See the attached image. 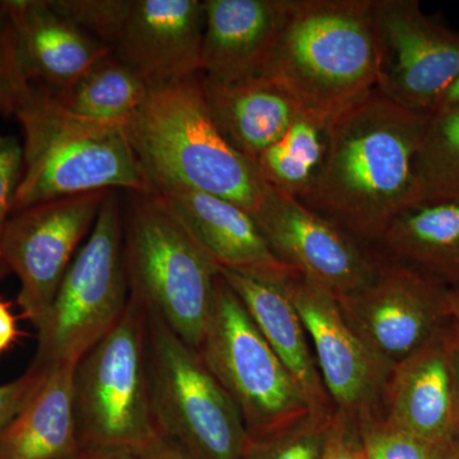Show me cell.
I'll use <instances>...</instances> for the list:
<instances>
[{"mask_svg":"<svg viewBox=\"0 0 459 459\" xmlns=\"http://www.w3.org/2000/svg\"><path fill=\"white\" fill-rule=\"evenodd\" d=\"M50 4L60 16L111 50L128 17L132 0H50Z\"/></svg>","mask_w":459,"mask_h":459,"instance_id":"cell-29","label":"cell"},{"mask_svg":"<svg viewBox=\"0 0 459 459\" xmlns=\"http://www.w3.org/2000/svg\"><path fill=\"white\" fill-rule=\"evenodd\" d=\"M110 190L51 199L12 214L2 243L9 273L20 280L17 301L39 328L81 241L92 230Z\"/></svg>","mask_w":459,"mask_h":459,"instance_id":"cell-11","label":"cell"},{"mask_svg":"<svg viewBox=\"0 0 459 459\" xmlns=\"http://www.w3.org/2000/svg\"><path fill=\"white\" fill-rule=\"evenodd\" d=\"M220 274L240 299L262 336L301 386L314 410L333 411L310 350L309 337L282 283L229 270H220Z\"/></svg>","mask_w":459,"mask_h":459,"instance_id":"cell-20","label":"cell"},{"mask_svg":"<svg viewBox=\"0 0 459 459\" xmlns=\"http://www.w3.org/2000/svg\"><path fill=\"white\" fill-rule=\"evenodd\" d=\"M123 228L132 298L197 351L220 268L155 193H131Z\"/></svg>","mask_w":459,"mask_h":459,"instance_id":"cell-5","label":"cell"},{"mask_svg":"<svg viewBox=\"0 0 459 459\" xmlns=\"http://www.w3.org/2000/svg\"><path fill=\"white\" fill-rule=\"evenodd\" d=\"M74 459H142L140 455L119 451H82Z\"/></svg>","mask_w":459,"mask_h":459,"instance_id":"cell-36","label":"cell"},{"mask_svg":"<svg viewBox=\"0 0 459 459\" xmlns=\"http://www.w3.org/2000/svg\"><path fill=\"white\" fill-rule=\"evenodd\" d=\"M333 411L310 413L292 427L250 439L243 459L322 458Z\"/></svg>","mask_w":459,"mask_h":459,"instance_id":"cell-28","label":"cell"},{"mask_svg":"<svg viewBox=\"0 0 459 459\" xmlns=\"http://www.w3.org/2000/svg\"><path fill=\"white\" fill-rule=\"evenodd\" d=\"M457 279H459V255H458L457 261H455V267H453V273H452L451 280H449V282H451V281H453V280H457Z\"/></svg>","mask_w":459,"mask_h":459,"instance_id":"cell-40","label":"cell"},{"mask_svg":"<svg viewBox=\"0 0 459 459\" xmlns=\"http://www.w3.org/2000/svg\"><path fill=\"white\" fill-rule=\"evenodd\" d=\"M377 90L422 115L439 108L459 77V33L434 22L415 0H371Z\"/></svg>","mask_w":459,"mask_h":459,"instance_id":"cell-10","label":"cell"},{"mask_svg":"<svg viewBox=\"0 0 459 459\" xmlns=\"http://www.w3.org/2000/svg\"><path fill=\"white\" fill-rule=\"evenodd\" d=\"M147 316L157 433L193 459H243L250 437L234 402L193 347L159 316Z\"/></svg>","mask_w":459,"mask_h":459,"instance_id":"cell-9","label":"cell"},{"mask_svg":"<svg viewBox=\"0 0 459 459\" xmlns=\"http://www.w3.org/2000/svg\"><path fill=\"white\" fill-rule=\"evenodd\" d=\"M337 303L358 336L392 367L451 319L443 279L385 256L369 283Z\"/></svg>","mask_w":459,"mask_h":459,"instance_id":"cell-12","label":"cell"},{"mask_svg":"<svg viewBox=\"0 0 459 459\" xmlns=\"http://www.w3.org/2000/svg\"><path fill=\"white\" fill-rule=\"evenodd\" d=\"M459 104V77L455 81V83L449 87L446 91V95L443 96L442 101H440L439 108L453 107V105Z\"/></svg>","mask_w":459,"mask_h":459,"instance_id":"cell-39","label":"cell"},{"mask_svg":"<svg viewBox=\"0 0 459 459\" xmlns=\"http://www.w3.org/2000/svg\"><path fill=\"white\" fill-rule=\"evenodd\" d=\"M197 352L234 402L250 439L318 412L220 273Z\"/></svg>","mask_w":459,"mask_h":459,"instance_id":"cell-8","label":"cell"},{"mask_svg":"<svg viewBox=\"0 0 459 459\" xmlns=\"http://www.w3.org/2000/svg\"><path fill=\"white\" fill-rule=\"evenodd\" d=\"M124 258L122 199L110 190L89 238L80 247L38 331L31 367L41 371L77 364L115 327L129 301Z\"/></svg>","mask_w":459,"mask_h":459,"instance_id":"cell-7","label":"cell"},{"mask_svg":"<svg viewBox=\"0 0 459 459\" xmlns=\"http://www.w3.org/2000/svg\"><path fill=\"white\" fill-rule=\"evenodd\" d=\"M74 364L47 371L25 409L0 434V459H74L81 455Z\"/></svg>","mask_w":459,"mask_h":459,"instance_id":"cell-22","label":"cell"},{"mask_svg":"<svg viewBox=\"0 0 459 459\" xmlns=\"http://www.w3.org/2000/svg\"><path fill=\"white\" fill-rule=\"evenodd\" d=\"M379 410L402 430L437 443L459 434V389L451 319L415 352L397 362L386 377Z\"/></svg>","mask_w":459,"mask_h":459,"instance_id":"cell-15","label":"cell"},{"mask_svg":"<svg viewBox=\"0 0 459 459\" xmlns=\"http://www.w3.org/2000/svg\"><path fill=\"white\" fill-rule=\"evenodd\" d=\"M328 124L299 114L286 134L255 164L268 188L299 199L312 186L327 150Z\"/></svg>","mask_w":459,"mask_h":459,"instance_id":"cell-25","label":"cell"},{"mask_svg":"<svg viewBox=\"0 0 459 459\" xmlns=\"http://www.w3.org/2000/svg\"><path fill=\"white\" fill-rule=\"evenodd\" d=\"M151 87L134 69L108 53L65 92L56 93L72 113L98 122L126 124L143 107Z\"/></svg>","mask_w":459,"mask_h":459,"instance_id":"cell-24","label":"cell"},{"mask_svg":"<svg viewBox=\"0 0 459 459\" xmlns=\"http://www.w3.org/2000/svg\"><path fill=\"white\" fill-rule=\"evenodd\" d=\"M155 195L220 270L276 283L298 276L274 255L252 214L240 205L197 190Z\"/></svg>","mask_w":459,"mask_h":459,"instance_id":"cell-17","label":"cell"},{"mask_svg":"<svg viewBox=\"0 0 459 459\" xmlns=\"http://www.w3.org/2000/svg\"><path fill=\"white\" fill-rule=\"evenodd\" d=\"M291 0H204L201 75L216 83L261 74Z\"/></svg>","mask_w":459,"mask_h":459,"instance_id":"cell-18","label":"cell"},{"mask_svg":"<svg viewBox=\"0 0 459 459\" xmlns=\"http://www.w3.org/2000/svg\"><path fill=\"white\" fill-rule=\"evenodd\" d=\"M451 331L453 342V355H455V373H457V382L459 389V322L451 318Z\"/></svg>","mask_w":459,"mask_h":459,"instance_id":"cell-38","label":"cell"},{"mask_svg":"<svg viewBox=\"0 0 459 459\" xmlns=\"http://www.w3.org/2000/svg\"><path fill=\"white\" fill-rule=\"evenodd\" d=\"M282 286L313 344L320 377L334 409L358 415L362 410L379 407L394 367L358 336L327 290L300 274Z\"/></svg>","mask_w":459,"mask_h":459,"instance_id":"cell-14","label":"cell"},{"mask_svg":"<svg viewBox=\"0 0 459 459\" xmlns=\"http://www.w3.org/2000/svg\"><path fill=\"white\" fill-rule=\"evenodd\" d=\"M455 449H457V459H459V434L457 439H455Z\"/></svg>","mask_w":459,"mask_h":459,"instance_id":"cell-41","label":"cell"},{"mask_svg":"<svg viewBox=\"0 0 459 459\" xmlns=\"http://www.w3.org/2000/svg\"><path fill=\"white\" fill-rule=\"evenodd\" d=\"M23 133V171L13 213L101 190L152 193L126 124L72 113L53 90L31 84L14 113Z\"/></svg>","mask_w":459,"mask_h":459,"instance_id":"cell-4","label":"cell"},{"mask_svg":"<svg viewBox=\"0 0 459 459\" xmlns=\"http://www.w3.org/2000/svg\"><path fill=\"white\" fill-rule=\"evenodd\" d=\"M22 143L12 135L0 134V280L9 273L2 255L3 237L13 214L14 199L22 179Z\"/></svg>","mask_w":459,"mask_h":459,"instance_id":"cell-31","label":"cell"},{"mask_svg":"<svg viewBox=\"0 0 459 459\" xmlns=\"http://www.w3.org/2000/svg\"><path fill=\"white\" fill-rule=\"evenodd\" d=\"M140 457L142 459H193L179 446L160 435L143 452L140 453Z\"/></svg>","mask_w":459,"mask_h":459,"instance_id":"cell-35","label":"cell"},{"mask_svg":"<svg viewBox=\"0 0 459 459\" xmlns=\"http://www.w3.org/2000/svg\"><path fill=\"white\" fill-rule=\"evenodd\" d=\"M415 174L419 204L459 201V104L429 115Z\"/></svg>","mask_w":459,"mask_h":459,"instance_id":"cell-26","label":"cell"},{"mask_svg":"<svg viewBox=\"0 0 459 459\" xmlns=\"http://www.w3.org/2000/svg\"><path fill=\"white\" fill-rule=\"evenodd\" d=\"M30 86L5 0H0V114L14 115Z\"/></svg>","mask_w":459,"mask_h":459,"instance_id":"cell-30","label":"cell"},{"mask_svg":"<svg viewBox=\"0 0 459 459\" xmlns=\"http://www.w3.org/2000/svg\"><path fill=\"white\" fill-rule=\"evenodd\" d=\"M47 371L30 367L25 374L0 385V434L16 419L41 385Z\"/></svg>","mask_w":459,"mask_h":459,"instance_id":"cell-33","label":"cell"},{"mask_svg":"<svg viewBox=\"0 0 459 459\" xmlns=\"http://www.w3.org/2000/svg\"><path fill=\"white\" fill-rule=\"evenodd\" d=\"M371 0H291L258 77L329 124L377 90Z\"/></svg>","mask_w":459,"mask_h":459,"instance_id":"cell-2","label":"cell"},{"mask_svg":"<svg viewBox=\"0 0 459 459\" xmlns=\"http://www.w3.org/2000/svg\"><path fill=\"white\" fill-rule=\"evenodd\" d=\"M205 25L201 0H132L111 53L148 86L201 74Z\"/></svg>","mask_w":459,"mask_h":459,"instance_id":"cell-16","label":"cell"},{"mask_svg":"<svg viewBox=\"0 0 459 459\" xmlns=\"http://www.w3.org/2000/svg\"><path fill=\"white\" fill-rule=\"evenodd\" d=\"M21 336L17 319L12 313L11 304L0 299V355L8 351Z\"/></svg>","mask_w":459,"mask_h":459,"instance_id":"cell-34","label":"cell"},{"mask_svg":"<svg viewBox=\"0 0 459 459\" xmlns=\"http://www.w3.org/2000/svg\"><path fill=\"white\" fill-rule=\"evenodd\" d=\"M368 459H457L455 442L437 443L389 424L379 407L355 415Z\"/></svg>","mask_w":459,"mask_h":459,"instance_id":"cell-27","label":"cell"},{"mask_svg":"<svg viewBox=\"0 0 459 459\" xmlns=\"http://www.w3.org/2000/svg\"><path fill=\"white\" fill-rule=\"evenodd\" d=\"M428 117L374 90L328 124L322 166L298 201L376 249L389 223L420 204L415 159Z\"/></svg>","mask_w":459,"mask_h":459,"instance_id":"cell-1","label":"cell"},{"mask_svg":"<svg viewBox=\"0 0 459 459\" xmlns=\"http://www.w3.org/2000/svg\"><path fill=\"white\" fill-rule=\"evenodd\" d=\"M252 216L274 255L336 300L369 283L382 262L374 247L277 190L268 188Z\"/></svg>","mask_w":459,"mask_h":459,"instance_id":"cell-13","label":"cell"},{"mask_svg":"<svg viewBox=\"0 0 459 459\" xmlns=\"http://www.w3.org/2000/svg\"><path fill=\"white\" fill-rule=\"evenodd\" d=\"M376 250L446 281L459 255V201L411 207L389 223Z\"/></svg>","mask_w":459,"mask_h":459,"instance_id":"cell-23","label":"cell"},{"mask_svg":"<svg viewBox=\"0 0 459 459\" xmlns=\"http://www.w3.org/2000/svg\"><path fill=\"white\" fill-rule=\"evenodd\" d=\"M126 132L152 193L197 190L250 214L267 195L255 162L238 153L213 123L201 74L152 87Z\"/></svg>","mask_w":459,"mask_h":459,"instance_id":"cell-3","label":"cell"},{"mask_svg":"<svg viewBox=\"0 0 459 459\" xmlns=\"http://www.w3.org/2000/svg\"><path fill=\"white\" fill-rule=\"evenodd\" d=\"M21 65L31 84L65 92L111 53L51 7L50 0H5Z\"/></svg>","mask_w":459,"mask_h":459,"instance_id":"cell-19","label":"cell"},{"mask_svg":"<svg viewBox=\"0 0 459 459\" xmlns=\"http://www.w3.org/2000/svg\"><path fill=\"white\" fill-rule=\"evenodd\" d=\"M448 287V305L451 318L459 322V279L451 281Z\"/></svg>","mask_w":459,"mask_h":459,"instance_id":"cell-37","label":"cell"},{"mask_svg":"<svg viewBox=\"0 0 459 459\" xmlns=\"http://www.w3.org/2000/svg\"><path fill=\"white\" fill-rule=\"evenodd\" d=\"M211 117L225 140L255 162L280 141L301 113L289 96L262 78L216 83L202 77Z\"/></svg>","mask_w":459,"mask_h":459,"instance_id":"cell-21","label":"cell"},{"mask_svg":"<svg viewBox=\"0 0 459 459\" xmlns=\"http://www.w3.org/2000/svg\"><path fill=\"white\" fill-rule=\"evenodd\" d=\"M74 411L82 451L140 455L159 437L148 379V316L129 295L122 318L74 368Z\"/></svg>","mask_w":459,"mask_h":459,"instance_id":"cell-6","label":"cell"},{"mask_svg":"<svg viewBox=\"0 0 459 459\" xmlns=\"http://www.w3.org/2000/svg\"><path fill=\"white\" fill-rule=\"evenodd\" d=\"M320 459H368L355 415L334 409Z\"/></svg>","mask_w":459,"mask_h":459,"instance_id":"cell-32","label":"cell"}]
</instances>
